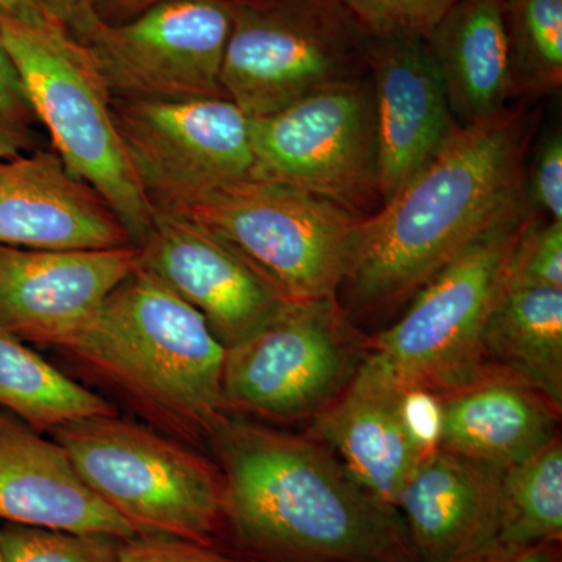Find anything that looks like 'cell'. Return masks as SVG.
Wrapping results in <instances>:
<instances>
[{
    "label": "cell",
    "mask_w": 562,
    "mask_h": 562,
    "mask_svg": "<svg viewBox=\"0 0 562 562\" xmlns=\"http://www.w3.org/2000/svg\"><path fill=\"white\" fill-rule=\"evenodd\" d=\"M532 127L527 103L460 125L394 198L362 217L339 290L351 308H398L472 244L525 220Z\"/></svg>",
    "instance_id": "obj_1"
},
{
    "label": "cell",
    "mask_w": 562,
    "mask_h": 562,
    "mask_svg": "<svg viewBox=\"0 0 562 562\" xmlns=\"http://www.w3.org/2000/svg\"><path fill=\"white\" fill-rule=\"evenodd\" d=\"M225 484V532L261 562H419L401 513L312 436L227 416L206 443Z\"/></svg>",
    "instance_id": "obj_2"
},
{
    "label": "cell",
    "mask_w": 562,
    "mask_h": 562,
    "mask_svg": "<svg viewBox=\"0 0 562 562\" xmlns=\"http://www.w3.org/2000/svg\"><path fill=\"white\" fill-rule=\"evenodd\" d=\"M40 347L116 392L149 427L202 447L225 417V349L202 314L160 279L135 269L85 319Z\"/></svg>",
    "instance_id": "obj_3"
},
{
    "label": "cell",
    "mask_w": 562,
    "mask_h": 562,
    "mask_svg": "<svg viewBox=\"0 0 562 562\" xmlns=\"http://www.w3.org/2000/svg\"><path fill=\"white\" fill-rule=\"evenodd\" d=\"M0 40L58 157L102 195L139 246L155 210L133 171L114 120L113 94L87 44L50 18L29 22L3 11Z\"/></svg>",
    "instance_id": "obj_4"
},
{
    "label": "cell",
    "mask_w": 562,
    "mask_h": 562,
    "mask_svg": "<svg viewBox=\"0 0 562 562\" xmlns=\"http://www.w3.org/2000/svg\"><path fill=\"white\" fill-rule=\"evenodd\" d=\"M49 432L83 483L136 535L216 549L225 535L224 476L201 450L117 414Z\"/></svg>",
    "instance_id": "obj_5"
},
{
    "label": "cell",
    "mask_w": 562,
    "mask_h": 562,
    "mask_svg": "<svg viewBox=\"0 0 562 562\" xmlns=\"http://www.w3.org/2000/svg\"><path fill=\"white\" fill-rule=\"evenodd\" d=\"M172 214L216 235L290 303L338 297L362 220L321 195L255 177Z\"/></svg>",
    "instance_id": "obj_6"
},
{
    "label": "cell",
    "mask_w": 562,
    "mask_h": 562,
    "mask_svg": "<svg viewBox=\"0 0 562 562\" xmlns=\"http://www.w3.org/2000/svg\"><path fill=\"white\" fill-rule=\"evenodd\" d=\"M225 98L246 116L369 76L371 36L341 0H231Z\"/></svg>",
    "instance_id": "obj_7"
},
{
    "label": "cell",
    "mask_w": 562,
    "mask_h": 562,
    "mask_svg": "<svg viewBox=\"0 0 562 562\" xmlns=\"http://www.w3.org/2000/svg\"><path fill=\"white\" fill-rule=\"evenodd\" d=\"M531 213L472 244L420 288L401 319L368 336L369 351L403 384L441 395L490 371L484 328Z\"/></svg>",
    "instance_id": "obj_8"
},
{
    "label": "cell",
    "mask_w": 562,
    "mask_h": 562,
    "mask_svg": "<svg viewBox=\"0 0 562 562\" xmlns=\"http://www.w3.org/2000/svg\"><path fill=\"white\" fill-rule=\"evenodd\" d=\"M338 297L290 303L265 328L225 351L222 394L231 416L314 419L368 358Z\"/></svg>",
    "instance_id": "obj_9"
},
{
    "label": "cell",
    "mask_w": 562,
    "mask_h": 562,
    "mask_svg": "<svg viewBox=\"0 0 562 562\" xmlns=\"http://www.w3.org/2000/svg\"><path fill=\"white\" fill-rule=\"evenodd\" d=\"M249 136L255 179L312 192L362 217L382 206L369 76L249 117Z\"/></svg>",
    "instance_id": "obj_10"
},
{
    "label": "cell",
    "mask_w": 562,
    "mask_h": 562,
    "mask_svg": "<svg viewBox=\"0 0 562 562\" xmlns=\"http://www.w3.org/2000/svg\"><path fill=\"white\" fill-rule=\"evenodd\" d=\"M113 111L155 211L173 213L254 173L249 116L228 99H121Z\"/></svg>",
    "instance_id": "obj_11"
},
{
    "label": "cell",
    "mask_w": 562,
    "mask_h": 562,
    "mask_svg": "<svg viewBox=\"0 0 562 562\" xmlns=\"http://www.w3.org/2000/svg\"><path fill=\"white\" fill-rule=\"evenodd\" d=\"M231 0H161L131 20L101 22L85 41L121 99L225 98Z\"/></svg>",
    "instance_id": "obj_12"
},
{
    "label": "cell",
    "mask_w": 562,
    "mask_h": 562,
    "mask_svg": "<svg viewBox=\"0 0 562 562\" xmlns=\"http://www.w3.org/2000/svg\"><path fill=\"white\" fill-rule=\"evenodd\" d=\"M139 266L202 314L217 341L238 346L290 302L216 235L179 214L155 211Z\"/></svg>",
    "instance_id": "obj_13"
},
{
    "label": "cell",
    "mask_w": 562,
    "mask_h": 562,
    "mask_svg": "<svg viewBox=\"0 0 562 562\" xmlns=\"http://www.w3.org/2000/svg\"><path fill=\"white\" fill-rule=\"evenodd\" d=\"M406 392L408 386L369 351L346 390L314 417L310 430L373 497L394 509L414 472L436 452L414 431Z\"/></svg>",
    "instance_id": "obj_14"
},
{
    "label": "cell",
    "mask_w": 562,
    "mask_h": 562,
    "mask_svg": "<svg viewBox=\"0 0 562 562\" xmlns=\"http://www.w3.org/2000/svg\"><path fill=\"white\" fill-rule=\"evenodd\" d=\"M368 68L375 105L376 188L383 205L460 125L427 41L371 38Z\"/></svg>",
    "instance_id": "obj_15"
},
{
    "label": "cell",
    "mask_w": 562,
    "mask_h": 562,
    "mask_svg": "<svg viewBox=\"0 0 562 562\" xmlns=\"http://www.w3.org/2000/svg\"><path fill=\"white\" fill-rule=\"evenodd\" d=\"M138 266V246L41 250L0 244V331L40 346L94 312Z\"/></svg>",
    "instance_id": "obj_16"
},
{
    "label": "cell",
    "mask_w": 562,
    "mask_h": 562,
    "mask_svg": "<svg viewBox=\"0 0 562 562\" xmlns=\"http://www.w3.org/2000/svg\"><path fill=\"white\" fill-rule=\"evenodd\" d=\"M0 244L41 250L135 246L109 203L57 151L0 158Z\"/></svg>",
    "instance_id": "obj_17"
},
{
    "label": "cell",
    "mask_w": 562,
    "mask_h": 562,
    "mask_svg": "<svg viewBox=\"0 0 562 562\" xmlns=\"http://www.w3.org/2000/svg\"><path fill=\"white\" fill-rule=\"evenodd\" d=\"M502 469L438 449L403 490L397 512L419 562H460L498 541Z\"/></svg>",
    "instance_id": "obj_18"
},
{
    "label": "cell",
    "mask_w": 562,
    "mask_h": 562,
    "mask_svg": "<svg viewBox=\"0 0 562 562\" xmlns=\"http://www.w3.org/2000/svg\"><path fill=\"white\" fill-rule=\"evenodd\" d=\"M0 519L70 532L136 538L80 479L60 443L0 412Z\"/></svg>",
    "instance_id": "obj_19"
},
{
    "label": "cell",
    "mask_w": 562,
    "mask_h": 562,
    "mask_svg": "<svg viewBox=\"0 0 562 562\" xmlns=\"http://www.w3.org/2000/svg\"><path fill=\"white\" fill-rule=\"evenodd\" d=\"M436 397L441 412L439 449L502 471L558 436L561 408L530 383L494 366Z\"/></svg>",
    "instance_id": "obj_20"
},
{
    "label": "cell",
    "mask_w": 562,
    "mask_h": 562,
    "mask_svg": "<svg viewBox=\"0 0 562 562\" xmlns=\"http://www.w3.org/2000/svg\"><path fill=\"white\" fill-rule=\"evenodd\" d=\"M425 41L458 125L508 106L514 92L505 0H460Z\"/></svg>",
    "instance_id": "obj_21"
},
{
    "label": "cell",
    "mask_w": 562,
    "mask_h": 562,
    "mask_svg": "<svg viewBox=\"0 0 562 562\" xmlns=\"http://www.w3.org/2000/svg\"><path fill=\"white\" fill-rule=\"evenodd\" d=\"M494 368L519 376L562 409V290L503 283L483 336Z\"/></svg>",
    "instance_id": "obj_22"
},
{
    "label": "cell",
    "mask_w": 562,
    "mask_h": 562,
    "mask_svg": "<svg viewBox=\"0 0 562 562\" xmlns=\"http://www.w3.org/2000/svg\"><path fill=\"white\" fill-rule=\"evenodd\" d=\"M0 406L40 432L81 417L117 414L116 405L70 379L27 344L2 331Z\"/></svg>",
    "instance_id": "obj_23"
},
{
    "label": "cell",
    "mask_w": 562,
    "mask_h": 562,
    "mask_svg": "<svg viewBox=\"0 0 562 562\" xmlns=\"http://www.w3.org/2000/svg\"><path fill=\"white\" fill-rule=\"evenodd\" d=\"M562 541V443L560 435L503 471L498 542L532 546Z\"/></svg>",
    "instance_id": "obj_24"
},
{
    "label": "cell",
    "mask_w": 562,
    "mask_h": 562,
    "mask_svg": "<svg viewBox=\"0 0 562 562\" xmlns=\"http://www.w3.org/2000/svg\"><path fill=\"white\" fill-rule=\"evenodd\" d=\"M514 98L562 85V0H505Z\"/></svg>",
    "instance_id": "obj_25"
},
{
    "label": "cell",
    "mask_w": 562,
    "mask_h": 562,
    "mask_svg": "<svg viewBox=\"0 0 562 562\" xmlns=\"http://www.w3.org/2000/svg\"><path fill=\"white\" fill-rule=\"evenodd\" d=\"M124 539L7 522L0 528L5 562H121Z\"/></svg>",
    "instance_id": "obj_26"
},
{
    "label": "cell",
    "mask_w": 562,
    "mask_h": 562,
    "mask_svg": "<svg viewBox=\"0 0 562 562\" xmlns=\"http://www.w3.org/2000/svg\"><path fill=\"white\" fill-rule=\"evenodd\" d=\"M371 38L427 40L460 0H341Z\"/></svg>",
    "instance_id": "obj_27"
},
{
    "label": "cell",
    "mask_w": 562,
    "mask_h": 562,
    "mask_svg": "<svg viewBox=\"0 0 562 562\" xmlns=\"http://www.w3.org/2000/svg\"><path fill=\"white\" fill-rule=\"evenodd\" d=\"M505 283L562 290V222L543 224L531 213L509 257Z\"/></svg>",
    "instance_id": "obj_28"
},
{
    "label": "cell",
    "mask_w": 562,
    "mask_h": 562,
    "mask_svg": "<svg viewBox=\"0 0 562 562\" xmlns=\"http://www.w3.org/2000/svg\"><path fill=\"white\" fill-rule=\"evenodd\" d=\"M530 209L546 213L550 221L562 222V136L550 132L536 147L530 173L525 177Z\"/></svg>",
    "instance_id": "obj_29"
},
{
    "label": "cell",
    "mask_w": 562,
    "mask_h": 562,
    "mask_svg": "<svg viewBox=\"0 0 562 562\" xmlns=\"http://www.w3.org/2000/svg\"><path fill=\"white\" fill-rule=\"evenodd\" d=\"M121 562H243L214 547L162 538L136 536L122 543Z\"/></svg>",
    "instance_id": "obj_30"
},
{
    "label": "cell",
    "mask_w": 562,
    "mask_h": 562,
    "mask_svg": "<svg viewBox=\"0 0 562 562\" xmlns=\"http://www.w3.org/2000/svg\"><path fill=\"white\" fill-rule=\"evenodd\" d=\"M0 117L22 128L33 117L20 76L2 40H0Z\"/></svg>",
    "instance_id": "obj_31"
},
{
    "label": "cell",
    "mask_w": 562,
    "mask_h": 562,
    "mask_svg": "<svg viewBox=\"0 0 562 562\" xmlns=\"http://www.w3.org/2000/svg\"><path fill=\"white\" fill-rule=\"evenodd\" d=\"M50 20L57 21L77 40L85 43L101 25L95 0H38Z\"/></svg>",
    "instance_id": "obj_32"
},
{
    "label": "cell",
    "mask_w": 562,
    "mask_h": 562,
    "mask_svg": "<svg viewBox=\"0 0 562 562\" xmlns=\"http://www.w3.org/2000/svg\"><path fill=\"white\" fill-rule=\"evenodd\" d=\"M460 562H561V542L512 546L497 541Z\"/></svg>",
    "instance_id": "obj_33"
},
{
    "label": "cell",
    "mask_w": 562,
    "mask_h": 562,
    "mask_svg": "<svg viewBox=\"0 0 562 562\" xmlns=\"http://www.w3.org/2000/svg\"><path fill=\"white\" fill-rule=\"evenodd\" d=\"M157 2L161 0H95V9L103 22H122Z\"/></svg>",
    "instance_id": "obj_34"
},
{
    "label": "cell",
    "mask_w": 562,
    "mask_h": 562,
    "mask_svg": "<svg viewBox=\"0 0 562 562\" xmlns=\"http://www.w3.org/2000/svg\"><path fill=\"white\" fill-rule=\"evenodd\" d=\"M25 146H27V135L24 128L0 117V158L18 157Z\"/></svg>",
    "instance_id": "obj_35"
},
{
    "label": "cell",
    "mask_w": 562,
    "mask_h": 562,
    "mask_svg": "<svg viewBox=\"0 0 562 562\" xmlns=\"http://www.w3.org/2000/svg\"><path fill=\"white\" fill-rule=\"evenodd\" d=\"M0 11L18 20L36 22L47 20L46 11L38 0H0Z\"/></svg>",
    "instance_id": "obj_36"
},
{
    "label": "cell",
    "mask_w": 562,
    "mask_h": 562,
    "mask_svg": "<svg viewBox=\"0 0 562 562\" xmlns=\"http://www.w3.org/2000/svg\"><path fill=\"white\" fill-rule=\"evenodd\" d=\"M0 562H5L3 561L2 552H0Z\"/></svg>",
    "instance_id": "obj_37"
}]
</instances>
